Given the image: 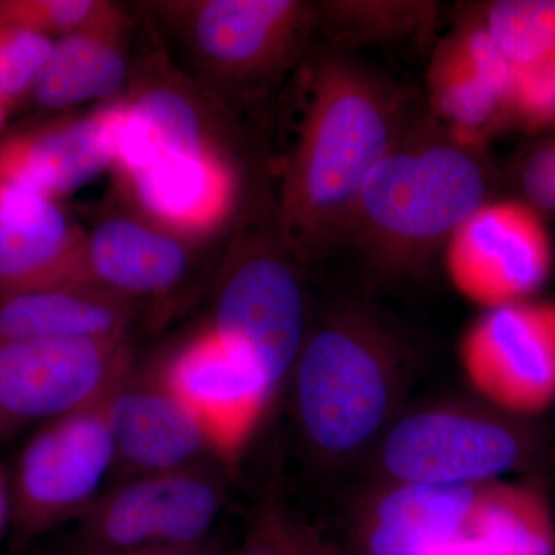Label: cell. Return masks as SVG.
I'll return each instance as SVG.
<instances>
[{
    "label": "cell",
    "mask_w": 555,
    "mask_h": 555,
    "mask_svg": "<svg viewBox=\"0 0 555 555\" xmlns=\"http://www.w3.org/2000/svg\"><path fill=\"white\" fill-rule=\"evenodd\" d=\"M153 40L116 100L112 170L124 206L178 235L211 240L238 210L233 113L173 64L155 33Z\"/></svg>",
    "instance_id": "cell-1"
},
{
    "label": "cell",
    "mask_w": 555,
    "mask_h": 555,
    "mask_svg": "<svg viewBox=\"0 0 555 555\" xmlns=\"http://www.w3.org/2000/svg\"><path fill=\"white\" fill-rule=\"evenodd\" d=\"M305 68L297 131L273 204L302 266L341 243L369 173L408 131L403 94L371 69L337 53Z\"/></svg>",
    "instance_id": "cell-2"
},
{
    "label": "cell",
    "mask_w": 555,
    "mask_h": 555,
    "mask_svg": "<svg viewBox=\"0 0 555 555\" xmlns=\"http://www.w3.org/2000/svg\"><path fill=\"white\" fill-rule=\"evenodd\" d=\"M291 383L306 449L324 465H341L379 440L396 420L404 358L377 317L337 309L310 326Z\"/></svg>",
    "instance_id": "cell-3"
},
{
    "label": "cell",
    "mask_w": 555,
    "mask_h": 555,
    "mask_svg": "<svg viewBox=\"0 0 555 555\" xmlns=\"http://www.w3.org/2000/svg\"><path fill=\"white\" fill-rule=\"evenodd\" d=\"M486 195L488 177L469 145L408 130L369 173L343 241L382 269H418L488 203Z\"/></svg>",
    "instance_id": "cell-4"
},
{
    "label": "cell",
    "mask_w": 555,
    "mask_h": 555,
    "mask_svg": "<svg viewBox=\"0 0 555 555\" xmlns=\"http://www.w3.org/2000/svg\"><path fill=\"white\" fill-rule=\"evenodd\" d=\"M152 31L173 64L235 112L297 67L317 27L301 0H156Z\"/></svg>",
    "instance_id": "cell-5"
},
{
    "label": "cell",
    "mask_w": 555,
    "mask_h": 555,
    "mask_svg": "<svg viewBox=\"0 0 555 555\" xmlns=\"http://www.w3.org/2000/svg\"><path fill=\"white\" fill-rule=\"evenodd\" d=\"M301 266L272 204L268 218L244 219L215 278L208 324L254 358L276 396L291 382L312 326Z\"/></svg>",
    "instance_id": "cell-6"
},
{
    "label": "cell",
    "mask_w": 555,
    "mask_h": 555,
    "mask_svg": "<svg viewBox=\"0 0 555 555\" xmlns=\"http://www.w3.org/2000/svg\"><path fill=\"white\" fill-rule=\"evenodd\" d=\"M537 438L516 418L486 406H430L400 416L379 438L377 465L385 481L481 486L524 469Z\"/></svg>",
    "instance_id": "cell-7"
},
{
    "label": "cell",
    "mask_w": 555,
    "mask_h": 555,
    "mask_svg": "<svg viewBox=\"0 0 555 555\" xmlns=\"http://www.w3.org/2000/svg\"><path fill=\"white\" fill-rule=\"evenodd\" d=\"M115 389L90 406L47 423L22 449L10 505L17 547L69 520L79 521L100 499L105 478L115 469L108 418Z\"/></svg>",
    "instance_id": "cell-8"
},
{
    "label": "cell",
    "mask_w": 555,
    "mask_h": 555,
    "mask_svg": "<svg viewBox=\"0 0 555 555\" xmlns=\"http://www.w3.org/2000/svg\"><path fill=\"white\" fill-rule=\"evenodd\" d=\"M134 371L130 335L0 345V440L90 406Z\"/></svg>",
    "instance_id": "cell-9"
},
{
    "label": "cell",
    "mask_w": 555,
    "mask_h": 555,
    "mask_svg": "<svg viewBox=\"0 0 555 555\" xmlns=\"http://www.w3.org/2000/svg\"><path fill=\"white\" fill-rule=\"evenodd\" d=\"M219 466L119 478L80 517L75 539L118 551L206 542L228 500Z\"/></svg>",
    "instance_id": "cell-10"
},
{
    "label": "cell",
    "mask_w": 555,
    "mask_h": 555,
    "mask_svg": "<svg viewBox=\"0 0 555 555\" xmlns=\"http://www.w3.org/2000/svg\"><path fill=\"white\" fill-rule=\"evenodd\" d=\"M152 371L198 420L222 466L235 465L276 398L254 358L208 323Z\"/></svg>",
    "instance_id": "cell-11"
},
{
    "label": "cell",
    "mask_w": 555,
    "mask_h": 555,
    "mask_svg": "<svg viewBox=\"0 0 555 555\" xmlns=\"http://www.w3.org/2000/svg\"><path fill=\"white\" fill-rule=\"evenodd\" d=\"M460 366L486 406L531 418L555 404V301L485 310L459 347Z\"/></svg>",
    "instance_id": "cell-12"
},
{
    "label": "cell",
    "mask_w": 555,
    "mask_h": 555,
    "mask_svg": "<svg viewBox=\"0 0 555 555\" xmlns=\"http://www.w3.org/2000/svg\"><path fill=\"white\" fill-rule=\"evenodd\" d=\"M452 286L485 310L532 299L554 264L553 243L537 210L518 201L485 203L444 247Z\"/></svg>",
    "instance_id": "cell-13"
},
{
    "label": "cell",
    "mask_w": 555,
    "mask_h": 555,
    "mask_svg": "<svg viewBox=\"0 0 555 555\" xmlns=\"http://www.w3.org/2000/svg\"><path fill=\"white\" fill-rule=\"evenodd\" d=\"M207 244L160 228L126 206L112 208L86 229L78 284L138 306L163 301L184 287Z\"/></svg>",
    "instance_id": "cell-14"
},
{
    "label": "cell",
    "mask_w": 555,
    "mask_h": 555,
    "mask_svg": "<svg viewBox=\"0 0 555 555\" xmlns=\"http://www.w3.org/2000/svg\"><path fill=\"white\" fill-rule=\"evenodd\" d=\"M116 100L0 141V182L57 201L112 170Z\"/></svg>",
    "instance_id": "cell-15"
},
{
    "label": "cell",
    "mask_w": 555,
    "mask_h": 555,
    "mask_svg": "<svg viewBox=\"0 0 555 555\" xmlns=\"http://www.w3.org/2000/svg\"><path fill=\"white\" fill-rule=\"evenodd\" d=\"M109 429L119 478L219 462L206 430L149 371L133 372L109 400ZM118 478V480H119Z\"/></svg>",
    "instance_id": "cell-16"
},
{
    "label": "cell",
    "mask_w": 555,
    "mask_h": 555,
    "mask_svg": "<svg viewBox=\"0 0 555 555\" xmlns=\"http://www.w3.org/2000/svg\"><path fill=\"white\" fill-rule=\"evenodd\" d=\"M86 228L57 204L30 190H0V302L78 284Z\"/></svg>",
    "instance_id": "cell-17"
},
{
    "label": "cell",
    "mask_w": 555,
    "mask_h": 555,
    "mask_svg": "<svg viewBox=\"0 0 555 555\" xmlns=\"http://www.w3.org/2000/svg\"><path fill=\"white\" fill-rule=\"evenodd\" d=\"M481 486L385 481L358 517V551L361 555L436 554L465 534Z\"/></svg>",
    "instance_id": "cell-18"
},
{
    "label": "cell",
    "mask_w": 555,
    "mask_h": 555,
    "mask_svg": "<svg viewBox=\"0 0 555 555\" xmlns=\"http://www.w3.org/2000/svg\"><path fill=\"white\" fill-rule=\"evenodd\" d=\"M134 22L91 28L54 40L30 96L39 107L68 109L118 100L130 82L129 43Z\"/></svg>",
    "instance_id": "cell-19"
},
{
    "label": "cell",
    "mask_w": 555,
    "mask_h": 555,
    "mask_svg": "<svg viewBox=\"0 0 555 555\" xmlns=\"http://www.w3.org/2000/svg\"><path fill=\"white\" fill-rule=\"evenodd\" d=\"M139 306L86 284L28 292L0 302V345L130 335Z\"/></svg>",
    "instance_id": "cell-20"
},
{
    "label": "cell",
    "mask_w": 555,
    "mask_h": 555,
    "mask_svg": "<svg viewBox=\"0 0 555 555\" xmlns=\"http://www.w3.org/2000/svg\"><path fill=\"white\" fill-rule=\"evenodd\" d=\"M466 534L495 555H555V518L534 486L492 481L478 491Z\"/></svg>",
    "instance_id": "cell-21"
},
{
    "label": "cell",
    "mask_w": 555,
    "mask_h": 555,
    "mask_svg": "<svg viewBox=\"0 0 555 555\" xmlns=\"http://www.w3.org/2000/svg\"><path fill=\"white\" fill-rule=\"evenodd\" d=\"M429 82L434 108L459 130L485 129L509 108L505 91L485 78L454 42L434 61Z\"/></svg>",
    "instance_id": "cell-22"
},
{
    "label": "cell",
    "mask_w": 555,
    "mask_h": 555,
    "mask_svg": "<svg viewBox=\"0 0 555 555\" xmlns=\"http://www.w3.org/2000/svg\"><path fill=\"white\" fill-rule=\"evenodd\" d=\"M481 25L518 67L555 54V0H500Z\"/></svg>",
    "instance_id": "cell-23"
},
{
    "label": "cell",
    "mask_w": 555,
    "mask_h": 555,
    "mask_svg": "<svg viewBox=\"0 0 555 555\" xmlns=\"http://www.w3.org/2000/svg\"><path fill=\"white\" fill-rule=\"evenodd\" d=\"M0 21L51 40L133 21L108 0H0Z\"/></svg>",
    "instance_id": "cell-24"
},
{
    "label": "cell",
    "mask_w": 555,
    "mask_h": 555,
    "mask_svg": "<svg viewBox=\"0 0 555 555\" xmlns=\"http://www.w3.org/2000/svg\"><path fill=\"white\" fill-rule=\"evenodd\" d=\"M429 7L409 2H328L317 7V17L341 40L382 38L412 30L425 20Z\"/></svg>",
    "instance_id": "cell-25"
},
{
    "label": "cell",
    "mask_w": 555,
    "mask_h": 555,
    "mask_svg": "<svg viewBox=\"0 0 555 555\" xmlns=\"http://www.w3.org/2000/svg\"><path fill=\"white\" fill-rule=\"evenodd\" d=\"M54 40L0 21V98L11 104L30 93Z\"/></svg>",
    "instance_id": "cell-26"
},
{
    "label": "cell",
    "mask_w": 555,
    "mask_h": 555,
    "mask_svg": "<svg viewBox=\"0 0 555 555\" xmlns=\"http://www.w3.org/2000/svg\"><path fill=\"white\" fill-rule=\"evenodd\" d=\"M511 112L531 126L555 120V54L528 65H516Z\"/></svg>",
    "instance_id": "cell-27"
},
{
    "label": "cell",
    "mask_w": 555,
    "mask_h": 555,
    "mask_svg": "<svg viewBox=\"0 0 555 555\" xmlns=\"http://www.w3.org/2000/svg\"><path fill=\"white\" fill-rule=\"evenodd\" d=\"M281 516L283 506L270 499L259 511L246 539L228 555H292L284 539Z\"/></svg>",
    "instance_id": "cell-28"
},
{
    "label": "cell",
    "mask_w": 555,
    "mask_h": 555,
    "mask_svg": "<svg viewBox=\"0 0 555 555\" xmlns=\"http://www.w3.org/2000/svg\"><path fill=\"white\" fill-rule=\"evenodd\" d=\"M521 185L532 207L555 214V141L529 156L521 175Z\"/></svg>",
    "instance_id": "cell-29"
},
{
    "label": "cell",
    "mask_w": 555,
    "mask_h": 555,
    "mask_svg": "<svg viewBox=\"0 0 555 555\" xmlns=\"http://www.w3.org/2000/svg\"><path fill=\"white\" fill-rule=\"evenodd\" d=\"M228 551L215 539L195 545L145 547V550H107L90 543L80 542L73 537L62 555H228Z\"/></svg>",
    "instance_id": "cell-30"
},
{
    "label": "cell",
    "mask_w": 555,
    "mask_h": 555,
    "mask_svg": "<svg viewBox=\"0 0 555 555\" xmlns=\"http://www.w3.org/2000/svg\"><path fill=\"white\" fill-rule=\"evenodd\" d=\"M283 534L292 555H346L312 528L287 514L283 507Z\"/></svg>",
    "instance_id": "cell-31"
},
{
    "label": "cell",
    "mask_w": 555,
    "mask_h": 555,
    "mask_svg": "<svg viewBox=\"0 0 555 555\" xmlns=\"http://www.w3.org/2000/svg\"><path fill=\"white\" fill-rule=\"evenodd\" d=\"M433 555H495L489 550L488 546H485L480 540H477L476 537L469 534L460 535L459 539L452 540L451 543H448L447 546L438 550L436 554Z\"/></svg>",
    "instance_id": "cell-32"
},
{
    "label": "cell",
    "mask_w": 555,
    "mask_h": 555,
    "mask_svg": "<svg viewBox=\"0 0 555 555\" xmlns=\"http://www.w3.org/2000/svg\"><path fill=\"white\" fill-rule=\"evenodd\" d=\"M10 518L9 492H7L5 477L0 469V534L5 528L7 520Z\"/></svg>",
    "instance_id": "cell-33"
},
{
    "label": "cell",
    "mask_w": 555,
    "mask_h": 555,
    "mask_svg": "<svg viewBox=\"0 0 555 555\" xmlns=\"http://www.w3.org/2000/svg\"><path fill=\"white\" fill-rule=\"evenodd\" d=\"M7 113H9V104L0 98V127L5 122Z\"/></svg>",
    "instance_id": "cell-34"
},
{
    "label": "cell",
    "mask_w": 555,
    "mask_h": 555,
    "mask_svg": "<svg viewBox=\"0 0 555 555\" xmlns=\"http://www.w3.org/2000/svg\"><path fill=\"white\" fill-rule=\"evenodd\" d=\"M3 188V182H0V190H2Z\"/></svg>",
    "instance_id": "cell-35"
},
{
    "label": "cell",
    "mask_w": 555,
    "mask_h": 555,
    "mask_svg": "<svg viewBox=\"0 0 555 555\" xmlns=\"http://www.w3.org/2000/svg\"><path fill=\"white\" fill-rule=\"evenodd\" d=\"M62 555V554H61Z\"/></svg>",
    "instance_id": "cell-36"
}]
</instances>
